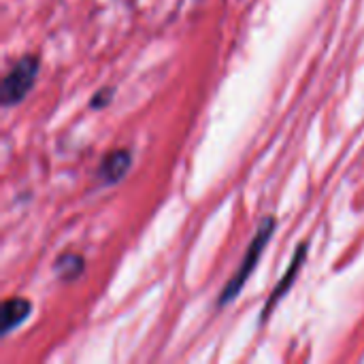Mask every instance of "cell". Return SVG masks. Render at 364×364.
Segmentation results:
<instances>
[{
    "mask_svg": "<svg viewBox=\"0 0 364 364\" xmlns=\"http://www.w3.org/2000/svg\"><path fill=\"white\" fill-rule=\"evenodd\" d=\"M275 228H277V220H275L273 215L264 218V220L258 224L256 235H254V239H252V243H250V247H247V252H245V256H243V262L239 264L237 273L228 279V284H226L224 290L220 292V299H218V305H220V307L232 303V301L241 294V290L245 288L250 275H252L254 269L258 267V262H260V258H262V254H264V250H267V245H269V241H271V237H273V232H275Z\"/></svg>",
    "mask_w": 364,
    "mask_h": 364,
    "instance_id": "1",
    "label": "cell"
},
{
    "mask_svg": "<svg viewBox=\"0 0 364 364\" xmlns=\"http://www.w3.org/2000/svg\"><path fill=\"white\" fill-rule=\"evenodd\" d=\"M38 68H41V60L36 55H23L11 66V70L4 75L2 87H0V102L4 109L19 105L30 94V90L38 77Z\"/></svg>",
    "mask_w": 364,
    "mask_h": 364,
    "instance_id": "2",
    "label": "cell"
},
{
    "mask_svg": "<svg viewBox=\"0 0 364 364\" xmlns=\"http://www.w3.org/2000/svg\"><path fill=\"white\" fill-rule=\"evenodd\" d=\"M307 252H309V245H307V243H301V245L296 247V252H294V258H292L290 267H288V269H286V273L282 275L279 284L275 286V290L271 292V296H269V301H267V305H264V309H262V322H267V320H269V316L273 314V309L277 307V303H279V301L286 296V292L292 288V284H294L296 275L301 273V269H303V264H305Z\"/></svg>",
    "mask_w": 364,
    "mask_h": 364,
    "instance_id": "3",
    "label": "cell"
},
{
    "mask_svg": "<svg viewBox=\"0 0 364 364\" xmlns=\"http://www.w3.org/2000/svg\"><path fill=\"white\" fill-rule=\"evenodd\" d=\"M130 166H132L130 151L128 149H113L102 158V162L98 166V179L107 186H113L126 177Z\"/></svg>",
    "mask_w": 364,
    "mask_h": 364,
    "instance_id": "4",
    "label": "cell"
},
{
    "mask_svg": "<svg viewBox=\"0 0 364 364\" xmlns=\"http://www.w3.org/2000/svg\"><path fill=\"white\" fill-rule=\"evenodd\" d=\"M32 314V303L28 299L15 296L2 303V335L13 333L17 326H21Z\"/></svg>",
    "mask_w": 364,
    "mask_h": 364,
    "instance_id": "5",
    "label": "cell"
},
{
    "mask_svg": "<svg viewBox=\"0 0 364 364\" xmlns=\"http://www.w3.org/2000/svg\"><path fill=\"white\" fill-rule=\"evenodd\" d=\"M55 275L62 279V282H73L77 279L83 269H85V262L79 254H64L55 260Z\"/></svg>",
    "mask_w": 364,
    "mask_h": 364,
    "instance_id": "6",
    "label": "cell"
},
{
    "mask_svg": "<svg viewBox=\"0 0 364 364\" xmlns=\"http://www.w3.org/2000/svg\"><path fill=\"white\" fill-rule=\"evenodd\" d=\"M111 98H113V90L111 87H105V90H100V92H96V96L92 98V109H105L109 102H111Z\"/></svg>",
    "mask_w": 364,
    "mask_h": 364,
    "instance_id": "7",
    "label": "cell"
}]
</instances>
